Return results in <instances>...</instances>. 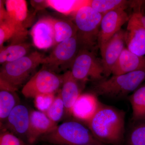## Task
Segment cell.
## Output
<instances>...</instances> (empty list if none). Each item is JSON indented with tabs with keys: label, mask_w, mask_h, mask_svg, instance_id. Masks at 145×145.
<instances>
[{
	"label": "cell",
	"mask_w": 145,
	"mask_h": 145,
	"mask_svg": "<svg viewBox=\"0 0 145 145\" xmlns=\"http://www.w3.org/2000/svg\"><path fill=\"white\" fill-rule=\"evenodd\" d=\"M125 145H145V121L133 122Z\"/></svg>",
	"instance_id": "obj_25"
},
{
	"label": "cell",
	"mask_w": 145,
	"mask_h": 145,
	"mask_svg": "<svg viewBox=\"0 0 145 145\" xmlns=\"http://www.w3.org/2000/svg\"><path fill=\"white\" fill-rule=\"evenodd\" d=\"M63 82L60 89L65 109V115L71 116V110L73 105L81 94V89L79 81L72 76L70 71L63 75Z\"/></svg>",
	"instance_id": "obj_17"
},
{
	"label": "cell",
	"mask_w": 145,
	"mask_h": 145,
	"mask_svg": "<svg viewBox=\"0 0 145 145\" xmlns=\"http://www.w3.org/2000/svg\"><path fill=\"white\" fill-rule=\"evenodd\" d=\"M71 69L72 76L79 82L91 80L96 82L105 78L101 60L91 49L81 48Z\"/></svg>",
	"instance_id": "obj_6"
},
{
	"label": "cell",
	"mask_w": 145,
	"mask_h": 145,
	"mask_svg": "<svg viewBox=\"0 0 145 145\" xmlns=\"http://www.w3.org/2000/svg\"><path fill=\"white\" fill-rule=\"evenodd\" d=\"M143 3H144V5H145V1H144V2H143Z\"/></svg>",
	"instance_id": "obj_31"
},
{
	"label": "cell",
	"mask_w": 145,
	"mask_h": 145,
	"mask_svg": "<svg viewBox=\"0 0 145 145\" xmlns=\"http://www.w3.org/2000/svg\"><path fill=\"white\" fill-rule=\"evenodd\" d=\"M46 3L48 7L67 16L72 12L75 13L83 6L89 5V1L47 0Z\"/></svg>",
	"instance_id": "obj_21"
},
{
	"label": "cell",
	"mask_w": 145,
	"mask_h": 145,
	"mask_svg": "<svg viewBox=\"0 0 145 145\" xmlns=\"http://www.w3.org/2000/svg\"><path fill=\"white\" fill-rule=\"evenodd\" d=\"M125 118L123 110L101 103L94 116L85 124L101 142L120 145L124 138Z\"/></svg>",
	"instance_id": "obj_1"
},
{
	"label": "cell",
	"mask_w": 145,
	"mask_h": 145,
	"mask_svg": "<svg viewBox=\"0 0 145 145\" xmlns=\"http://www.w3.org/2000/svg\"><path fill=\"white\" fill-rule=\"evenodd\" d=\"M101 103L95 93H81L71 109V116L86 123L94 116Z\"/></svg>",
	"instance_id": "obj_14"
},
{
	"label": "cell",
	"mask_w": 145,
	"mask_h": 145,
	"mask_svg": "<svg viewBox=\"0 0 145 145\" xmlns=\"http://www.w3.org/2000/svg\"><path fill=\"white\" fill-rule=\"evenodd\" d=\"M144 69L145 56H138L125 48L112 69V74L122 75Z\"/></svg>",
	"instance_id": "obj_16"
},
{
	"label": "cell",
	"mask_w": 145,
	"mask_h": 145,
	"mask_svg": "<svg viewBox=\"0 0 145 145\" xmlns=\"http://www.w3.org/2000/svg\"><path fill=\"white\" fill-rule=\"evenodd\" d=\"M45 57L35 51L19 59L2 65L0 70L1 90L16 92L36 68L42 64Z\"/></svg>",
	"instance_id": "obj_2"
},
{
	"label": "cell",
	"mask_w": 145,
	"mask_h": 145,
	"mask_svg": "<svg viewBox=\"0 0 145 145\" xmlns=\"http://www.w3.org/2000/svg\"><path fill=\"white\" fill-rule=\"evenodd\" d=\"M33 44L40 49H47L57 45L53 18L44 17L33 25L30 32Z\"/></svg>",
	"instance_id": "obj_12"
},
{
	"label": "cell",
	"mask_w": 145,
	"mask_h": 145,
	"mask_svg": "<svg viewBox=\"0 0 145 145\" xmlns=\"http://www.w3.org/2000/svg\"><path fill=\"white\" fill-rule=\"evenodd\" d=\"M0 145H26L22 139L7 130L2 129L0 135Z\"/></svg>",
	"instance_id": "obj_28"
},
{
	"label": "cell",
	"mask_w": 145,
	"mask_h": 145,
	"mask_svg": "<svg viewBox=\"0 0 145 145\" xmlns=\"http://www.w3.org/2000/svg\"><path fill=\"white\" fill-rule=\"evenodd\" d=\"M55 97L54 93L40 94L34 99V106L37 110L46 113L52 105Z\"/></svg>",
	"instance_id": "obj_27"
},
{
	"label": "cell",
	"mask_w": 145,
	"mask_h": 145,
	"mask_svg": "<svg viewBox=\"0 0 145 145\" xmlns=\"http://www.w3.org/2000/svg\"><path fill=\"white\" fill-rule=\"evenodd\" d=\"M57 125L44 112L35 110H30L27 141L29 144H34L43 135L54 129Z\"/></svg>",
	"instance_id": "obj_15"
},
{
	"label": "cell",
	"mask_w": 145,
	"mask_h": 145,
	"mask_svg": "<svg viewBox=\"0 0 145 145\" xmlns=\"http://www.w3.org/2000/svg\"><path fill=\"white\" fill-rule=\"evenodd\" d=\"M125 8H119L104 14L101 21L98 39L100 50L112 37L121 29L130 18Z\"/></svg>",
	"instance_id": "obj_9"
},
{
	"label": "cell",
	"mask_w": 145,
	"mask_h": 145,
	"mask_svg": "<svg viewBox=\"0 0 145 145\" xmlns=\"http://www.w3.org/2000/svg\"><path fill=\"white\" fill-rule=\"evenodd\" d=\"M2 47L6 55V63L16 61L26 56L31 47V44L25 42Z\"/></svg>",
	"instance_id": "obj_24"
},
{
	"label": "cell",
	"mask_w": 145,
	"mask_h": 145,
	"mask_svg": "<svg viewBox=\"0 0 145 145\" xmlns=\"http://www.w3.org/2000/svg\"><path fill=\"white\" fill-rule=\"evenodd\" d=\"M129 101L132 109L133 121H145V83L133 92Z\"/></svg>",
	"instance_id": "obj_18"
},
{
	"label": "cell",
	"mask_w": 145,
	"mask_h": 145,
	"mask_svg": "<svg viewBox=\"0 0 145 145\" xmlns=\"http://www.w3.org/2000/svg\"><path fill=\"white\" fill-rule=\"evenodd\" d=\"M125 31L121 29L100 50L105 77L108 78L112 74V69L125 48Z\"/></svg>",
	"instance_id": "obj_10"
},
{
	"label": "cell",
	"mask_w": 145,
	"mask_h": 145,
	"mask_svg": "<svg viewBox=\"0 0 145 145\" xmlns=\"http://www.w3.org/2000/svg\"><path fill=\"white\" fill-rule=\"evenodd\" d=\"M53 25L57 45L77 34V27L74 23L69 20L53 18Z\"/></svg>",
	"instance_id": "obj_19"
},
{
	"label": "cell",
	"mask_w": 145,
	"mask_h": 145,
	"mask_svg": "<svg viewBox=\"0 0 145 145\" xmlns=\"http://www.w3.org/2000/svg\"><path fill=\"white\" fill-rule=\"evenodd\" d=\"M145 81V69L113 75L95 82L94 93L110 98L124 97L134 92Z\"/></svg>",
	"instance_id": "obj_4"
},
{
	"label": "cell",
	"mask_w": 145,
	"mask_h": 145,
	"mask_svg": "<svg viewBox=\"0 0 145 145\" xmlns=\"http://www.w3.org/2000/svg\"><path fill=\"white\" fill-rule=\"evenodd\" d=\"M85 125L76 119L67 121L57 125L54 129L39 139L57 145H105L93 136Z\"/></svg>",
	"instance_id": "obj_3"
},
{
	"label": "cell",
	"mask_w": 145,
	"mask_h": 145,
	"mask_svg": "<svg viewBox=\"0 0 145 145\" xmlns=\"http://www.w3.org/2000/svg\"><path fill=\"white\" fill-rule=\"evenodd\" d=\"M63 82V75L43 67L24 85L22 93L25 98L32 99L40 94H55L61 89Z\"/></svg>",
	"instance_id": "obj_7"
},
{
	"label": "cell",
	"mask_w": 145,
	"mask_h": 145,
	"mask_svg": "<svg viewBox=\"0 0 145 145\" xmlns=\"http://www.w3.org/2000/svg\"><path fill=\"white\" fill-rule=\"evenodd\" d=\"M127 48L138 56L145 55V29L133 13L125 31Z\"/></svg>",
	"instance_id": "obj_13"
},
{
	"label": "cell",
	"mask_w": 145,
	"mask_h": 145,
	"mask_svg": "<svg viewBox=\"0 0 145 145\" xmlns=\"http://www.w3.org/2000/svg\"><path fill=\"white\" fill-rule=\"evenodd\" d=\"M103 15L89 5L82 7L74 13V23L78 29L77 38L81 48L91 49L98 44Z\"/></svg>",
	"instance_id": "obj_5"
},
{
	"label": "cell",
	"mask_w": 145,
	"mask_h": 145,
	"mask_svg": "<svg viewBox=\"0 0 145 145\" xmlns=\"http://www.w3.org/2000/svg\"><path fill=\"white\" fill-rule=\"evenodd\" d=\"M5 3L6 9L10 18L18 22L23 23L27 16L26 1L7 0Z\"/></svg>",
	"instance_id": "obj_22"
},
{
	"label": "cell",
	"mask_w": 145,
	"mask_h": 145,
	"mask_svg": "<svg viewBox=\"0 0 145 145\" xmlns=\"http://www.w3.org/2000/svg\"><path fill=\"white\" fill-rule=\"evenodd\" d=\"M134 13L140 23L145 29V15L141 13L140 10Z\"/></svg>",
	"instance_id": "obj_30"
},
{
	"label": "cell",
	"mask_w": 145,
	"mask_h": 145,
	"mask_svg": "<svg viewBox=\"0 0 145 145\" xmlns=\"http://www.w3.org/2000/svg\"><path fill=\"white\" fill-rule=\"evenodd\" d=\"M92 145V144H87V145Z\"/></svg>",
	"instance_id": "obj_32"
},
{
	"label": "cell",
	"mask_w": 145,
	"mask_h": 145,
	"mask_svg": "<svg viewBox=\"0 0 145 145\" xmlns=\"http://www.w3.org/2000/svg\"><path fill=\"white\" fill-rule=\"evenodd\" d=\"M128 1L125 0H92L89 5L99 13L104 15L108 12L119 8H125Z\"/></svg>",
	"instance_id": "obj_23"
},
{
	"label": "cell",
	"mask_w": 145,
	"mask_h": 145,
	"mask_svg": "<svg viewBox=\"0 0 145 145\" xmlns=\"http://www.w3.org/2000/svg\"><path fill=\"white\" fill-rule=\"evenodd\" d=\"M30 111L24 105L19 104L10 112L5 121L1 124L2 129L8 130L24 140H27L29 124Z\"/></svg>",
	"instance_id": "obj_11"
},
{
	"label": "cell",
	"mask_w": 145,
	"mask_h": 145,
	"mask_svg": "<svg viewBox=\"0 0 145 145\" xmlns=\"http://www.w3.org/2000/svg\"><path fill=\"white\" fill-rule=\"evenodd\" d=\"M80 48L76 34L58 44L49 56L45 57L42 65L54 72L61 68L71 67Z\"/></svg>",
	"instance_id": "obj_8"
},
{
	"label": "cell",
	"mask_w": 145,
	"mask_h": 145,
	"mask_svg": "<svg viewBox=\"0 0 145 145\" xmlns=\"http://www.w3.org/2000/svg\"><path fill=\"white\" fill-rule=\"evenodd\" d=\"M46 114L51 121L57 124L65 115L64 104L61 96L60 89Z\"/></svg>",
	"instance_id": "obj_26"
},
{
	"label": "cell",
	"mask_w": 145,
	"mask_h": 145,
	"mask_svg": "<svg viewBox=\"0 0 145 145\" xmlns=\"http://www.w3.org/2000/svg\"><path fill=\"white\" fill-rule=\"evenodd\" d=\"M33 7L38 9L42 10L46 7H48L46 1H30Z\"/></svg>",
	"instance_id": "obj_29"
},
{
	"label": "cell",
	"mask_w": 145,
	"mask_h": 145,
	"mask_svg": "<svg viewBox=\"0 0 145 145\" xmlns=\"http://www.w3.org/2000/svg\"><path fill=\"white\" fill-rule=\"evenodd\" d=\"M20 99L16 92L1 90L0 91V120L3 123L14 108L20 104Z\"/></svg>",
	"instance_id": "obj_20"
}]
</instances>
